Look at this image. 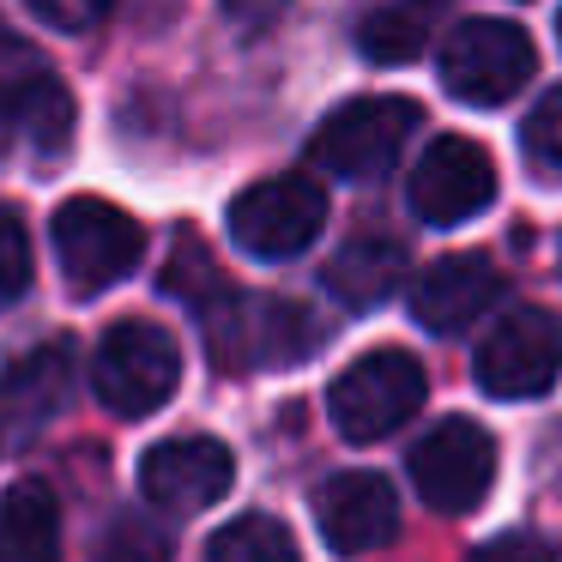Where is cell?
I'll list each match as a JSON object with an SVG mask.
<instances>
[{
    "label": "cell",
    "mask_w": 562,
    "mask_h": 562,
    "mask_svg": "<svg viewBox=\"0 0 562 562\" xmlns=\"http://www.w3.org/2000/svg\"><path fill=\"white\" fill-rule=\"evenodd\" d=\"M212 363L218 369H291L321 345V321L291 296H248V291H218L200 303Z\"/></svg>",
    "instance_id": "1"
},
{
    "label": "cell",
    "mask_w": 562,
    "mask_h": 562,
    "mask_svg": "<svg viewBox=\"0 0 562 562\" xmlns=\"http://www.w3.org/2000/svg\"><path fill=\"white\" fill-rule=\"evenodd\" d=\"M74 146V98L31 43L0 37V158H61Z\"/></svg>",
    "instance_id": "2"
},
{
    "label": "cell",
    "mask_w": 562,
    "mask_h": 562,
    "mask_svg": "<svg viewBox=\"0 0 562 562\" xmlns=\"http://www.w3.org/2000/svg\"><path fill=\"white\" fill-rule=\"evenodd\" d=\"M49 236H55L61 279L86 296L122 284L127 272L139 267V255H146V231H139L122 206H110V200H98V194L67 200V206L55 212Z\"/></svg>",
    "instance_id": "3"
},
{
    "label": "cell",
    "mask_w": 562,
    "mask_h": 562,
    "mask_svg": "<svg viewBox=\"0 0 562 562\" xmlns=\"http://www.w3.org/2000/svg\"><path fill=\"white\" fill-rule=\"evenodd\" d=\"M182 381V351L151 321H122L91 357V387L115 417H151Z\"/></svg>",
    "instance_id": "4"
},
{
    "label": "cell",
    "mask_w": 562,
    "mask_h": 562,
    "mask_svg": "<svg viewBox=\"0 0 562 562\" xmlns=\"http://www.w3.org/2000/svg\"><path fill=\"white\" fill-rule=\"evenodd\" d=\"M417 127V103L412 98H351L315 127L308 158L321 170L345 176V182H375L400 164L405 139Z\"/></svg>",
    "instance_id": "5"
},
{
    "label": "cell",
    "mask_w": 562,
    "mask_h": 562,
    "mask_svg": "<svg viewBox=\"0 0 562 562\" xmlns=\"http://www.w3.org/2000/svg\"><path fill=\"white\" fill-rule=\"evenodd\" d=\"M532 67L538 55L520 25H508V19H465V25H453L448 49H441V91L453 103L490 110V103H508L532 79Z\"/></svg>",
    "instance_id": "6"
},
{
    "label": "cell",
    "mask_w": 562,
    "mask_h": 562,
    "mask_svg": "<svg viewBox=\"0 0 562 562\" xmlns=\"http://www.w3.org/2000/svg\"><path fill=\"white\" fill-rule=\"evenodd\" d=\"M417 405H424V369H417V357L387 351V345L357 357L351 369H339V381L327 393V412H333L345 441L393 436L400 424L417 417Z\"/></svg>",
    "instance_id": "7"
},
{
    "label": "cell",
    "mask_w": 562,
    "mask_h": 562,
    "mask_svg": "<svg viewBox=\"0 0 562 562\" xmlns=\"http://www.w3.org/2000/svg\"><path fill=\"white\" fill-rule=\"evenodd\" d=\"M327 224V194L308 176H267L231 206V243L255 260H296Z\"/></svg>",
    "instance_id": "8"
},
{
    "label": "cell",
    "mask_w": 562,
    "mask_h": 562,
    "mask_svg": "<svg viewBox=\"0 0 562 562\" xmlns=\"http://www.w3.org/2000/svg\"><path fill=\"white\" fill-rule=\"evenodd\" d=\"M472 375L490 400H538L562 375V327L544 308H508L477 345Z\"/></svg>",
    "instance_id": "9"
},
{
    "label": "cell",
    "mask_w": 562,
    "mask_h": 562,
    "mask_svg": "<svg viewBox=\"0 0 562 562\" xmlns=\"http://www.w3.org/2000/svg\"><path fill=\"white\" fill-rule=\"evenodd\" d=\"M412 484L436 514H472L496 484V441L472 417H448L412 448Z\"/></svg>",
    "instance_id": "10"
},
{
    "label": "cell",
    "mask_w": 562,
    "mask_h": 562,
    "mask_svg": "<svg viewBox=\"0 0 562 562\" xmlns=\"http://www.w3.org/2000/svg\"><path fill=\"white\" fill-rule=\"evenodd\" d=\"M496 200V164L477 139H436L412 170V212L424 224H465Z\"/></svg>",
    "instance_id": "11"
},
{
    "label": "cell",
    "mask_w": 562,
    "mask_h": 562,
    "mask_svg": "<svg viewBox=\"0 0 562 562\" xmlns=\"http://www.w3.org/2000/svg\"><path fill=\"white\" fill-rule=\"evenodd\" d=\"M74 393V351L61 339L13 357L0 369V453H19L55 424V412Z\"/></svg>",
    "instance_id": "12"
},
{
    "label": "cell",
    "mask_w": 562,
    "mask_h": 562,
    "mask_svg": "<svg viewBox=\"0 0 562 562\" xmlns=\"http://www.w3.org/2000/svg\"><path fill=\"white\" fill-rule=\"evenodd\" d=\"M236 484V460L212 436H170L139 460V490L170 514H200Z\"/></svg>",
    "instance_id": "13"
},
{
    "label": "cell",
    "mask_w": 562,
    "mask_h": 562,
    "mask_svg": "<svg viewBox=\"0 0 562 562\" xmlns=\"http://www.w3.org/2000/svg\"><path fill=\"white\" fill-rule=\"evenodd\" d=\"M315 526L339 557H363L400 532V496L381 472H339L315 496Z\"/></svg>",
    "instance_id": "14"
},
{
    "label": "cell",
    "mask_w": 562,
    "mask_h": 562,
    "mask_svg": "<svg viewBox=\"0 0 562 562\" xmlns=\"http://www.w3.org/2000/svg\"><path fill=\"white\" fill-rule=\"evenodd\" d=\"M496 296H502V272L490 255H441L436 267L417 279L412 315H417V327H429V333H460V327H472Z\"/></svg>",
    "instance_id": "15"
},
{
    "label": "cell",
    "mask_w": 562,
    "mask_h": 562,
    "mask_svg": "<svg viewBox=\"0 0 562 562\" xmlns=\"http://www.w3.org/2000/svg\"><path fill=\"white\" fill-rule=\"evenodd\" d=\"M405 279V248L393 236H351L339 255L327 260L321 284L339 296L345 308H381Z\"/></svg>",
    "instance_id": "16"
},
{
    "label": "cell",
    "mask_w": 562,
    "mask_h": 562,
    "mask_svg": "<svg viewBox=\"0 0 562 562\" xmlns=\"http://www.w3.org/2000/svg\"><path fill=\"white\" fill-rule=\"evenodd\" d=\"M61 550V502L49 484H13L0 496V562H55Z\"/></svg>",
    "instance_id": "17"
},
{
    "label": "cell",
    "mask_w": 562,
    "mask_h": 562,
    "mask_svg": "<svg viewBox=\"0 0 562 562\" xmlns=\"http://www.w3.org/2000/svg\"><path fill=\"white\" fill-rule=\"evenodd\" d=\"M436 13H441V0H387V7H375V13L363 19V31H357L363 61H375V67L417 61V49H424L429 31H436Z\"/></svg>",
    "instance_id": "18"
},
{
    "label": "cell",
    "mask_w": 562,
    "mask_h": 562,
    "mask_svg": "<svg viewBox=\"0 0 562 562\" xmlns=\"http://www.w3.org/2000/svg\"><path fill=\"white\" fill-rule=\"evenodd\" d=\"M206 562H296V538L272 514H243L224 532H212Z\"/></svg>",
    "instance_id": "19"
},
{
    "label": "cell",
    "mask_w": 562,
    "mask_h": 562,
    "mask_svg": "<svg viewBox=\"0 0 562 562\" xmlns=\"http://www.w3.org/2000/svg\"><path fill=\"white\" fill-rule=\"evenodd\" d=\"M98 562H170V532L139 520V514H122V520L103 532Z\"/></svg>",
    "instance_id": "20"
},
{
    "label": "cell",
    "mask_w": 562,
    "mask_h": 562,
    "mask_svg": "<svg viewBox=\"0 0 562 562\" xmlns=\"http://www.w3.org/2000/svg\"><path fill=\"white\" fill-rule=\"evenodd\" d=\"M520 146L538 170L562 176V86L538 98V110L526 115V127H520Z\"/></svg>",
    "instance_id": "21"
},
{
    "label": "cell",
    "mask_w": 562,
    "mask_h": 562,
    "mask_svg": "<svg viewBox=\"0 0 562 562\" xmlns=\"http://www.w3.org/2000/svg\"><path fill=\"white\" fill-rule=\"evenodd\" d=\"M31 284V236L13 212H0V308H13Z\"/></svg>",
    "instance_id": "22"
},
{
    "label": "cell",
    "mask_w": 562,
    "mask_h": 562,
    "mask_svg": "<svg viewBox=\"0 0 562 562\" xmlns=\"http://www.w3.org/2000/svg\"><path fill=\"white\" fill-rule=\"evenodd\" d=\"M472 562H557V544L538 532H502L472 550Z\"/></svg>",
    "instance_id": "23"
},
{
    "label": "cell",
    "mask_w": 562,
    "mask_h": 562,
    "mask_svg": "<svg viewBox=\"0 0 562 562\" xmlns=\"http://www.w3.org/2000/svg\"><path fill=\"white\" fill-rule=\"evenodd\" d=\"M37 19H49L55 31H91L103 25V13H110L115 0H25Z\"/></svg>",
    "instance_id": "24"
},
{
    "label": "cell",
    "mask_w": 562,
    "mask_h": 562,
    "mask_svg": "<svg viewBox=\"0 0 562 562\" xmlns=\"http://www.w3.org/2000/svg\"><path fill=\"white\" fill-rule=\"evenodd\" d=\"M218 7H224V19H231L243 37H260V31H272L284 19L291 0H218Z\"/></svg>",
    "instance_id": "25"
},
{
    "label": "cell",
    "mask_w": 562,
    "mask_h": 562,
    "mask_svg": "<svg viewBox=\"0 0 562 562\" xmlns=\"http://www.w3.org/2000/svg\"><path fill=\"white\" fill-rule=\"evenodd\" d=\"M557 37H562V19H557Z\"/></svg>",
    "instance_id": "26"
}]
</instances>
